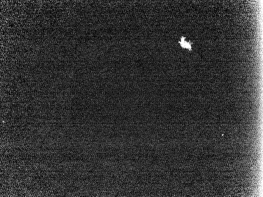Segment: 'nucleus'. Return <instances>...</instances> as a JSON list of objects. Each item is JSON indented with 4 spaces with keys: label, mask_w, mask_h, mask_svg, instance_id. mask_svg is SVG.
Listing matches in <instances>:
<instances>
[{
    "label": "nucleus",
    "mask_w": 263,
    "mask_h": 197,
    "mask_svg": "<svg viewBox=\"0 0 263 197\" xmlns=\"http://www.w3.org/2000/svg\"><path fill=\"white\" fill-rule=\"evenodd\" d=\"M179 43L180 46L183 49H187L190 51L192 50V43L191 42H187L184 37H181L180 41L179 42Z\"/></svg>",
    "instance_id": "nucleus-1"
}]
</instances>
